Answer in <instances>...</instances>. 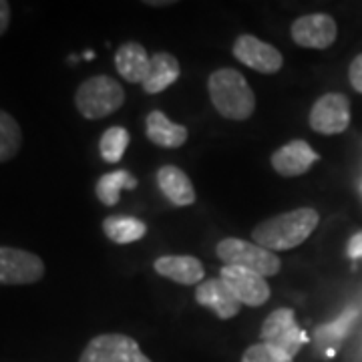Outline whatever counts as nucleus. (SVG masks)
I'll return each instance as SVG.
<instances>
[{"label": "nucleus", "mask_w": 362, "mask_h": 362, "mask_svg": "<svg viewBox=\"0 0 362 362\" xmlns=\"http://www.w3.org/2000/svg\"><path fill=\"white\" fill-rule=\"evenodd\" d=\"M320 223V216L314 207H298L259 221L252 238L258 246L270 252H288L302 246Z\"/></svg>", "instance_id": "1"}, {"label": "nucleus", "mask_w": 362, "mask_h": 362, "mask_svg": "<svg viewBox=\"0 0 362 362\" xmlns=\"http://www.w3.org/2000/svg\"><path fill=\"white\" fill-rule=\"evenodd\" d=\"M214 109L230 121H246L256 111V95L246 77L230 66L214 71L207 78Z\"/></svg>", "instance_id": "2"}, {"label": "nucleus", "mask_w": 362, "mask_h": 362, "mask_svg": "<svg viewBox=\"0 0 362 362\" xmlns=\"http://www.w3.org/2000/svg\"><path fill=\"white\" fill-rule=\"evenodd\" d=\"M75 105L78 113L89 121L105 119L125 105V89L117 78L109 75H95L78 85Z\"/></svg>", "instance_id": "3"}, {"label": "nucleus", "mask_w": 362, "mask_h": 362, "mask_svg": "<svg viewBox=\"0 0 362 362\" xmlns=\"http://www.w3.org/2000/svg\"><path fill=\"white\" fill-rule=\"evenodd\" d=\"M216 254L226 266L246 268L264 278L276 276L282 268V262L274 252L258 246L256 242H247V240H240V238L220 240L216 246Z\"/></svg>", "instance_id": "4"}, {"label": "nucleus", "mask_w": 362, "mask_h": 362, "mask_svg": "<svg viewBox=\"0 0 362 362\" xmlns=\"http://www.w3.org/2000/svg\"><path fill=\"white\" fill-rule=\"evenodd\" d=\"M259 338L264 344L284 352L290 358H294L308 340L306 332L298 326L296 314L292 308H278L272 312L262 322Z\"/></svg>", "instance_id": "5"}, {"label": "nucleus", "mask_w": 362, "mask_h": 362, "mask_svg": "<svg viewBox=\"0 0 362 362\" xmlns=\"http://www.w3.org/2000/svg\"><path fill=\"white\" fill-rule=\"evenodd\" d=\"M78 362H153L143 354L141 346L127 334H99L85 346Z\"/></svg>", "instance_id": "6"}, {"label": "nucleus", "mask_w": 362, "mask_h": 362, "mask_svg": "<svg viewBox=\"0 0 362 362\" xmlns=\"http://www.w3.org/2000/svg\"><path fill=\"white\" fill-rule=\"evenodd\" d=\"M42 276H45V262L40 259V256L21 247H0V284H35Z\"/></svg>", "instance_id": "7"}, {"label": "nucleus", "mask_w": 362, "mask_h": 362, "mask_svg": "<svg viewBox=\"0 0 362 362\" xmlns=\"http://www.w3.org/2000/svg\"><path fill=\"white\" fill-rule=\"evenodd\" d=\"M310 129L320 135L344 133L350 125V101L342 93H326L312 105Z\"/></svg>", "instance_id": "8"}, {"label": "nucleus", "mask_w": 362, "mask_h": 362, "mask_svg": "<svg viewBox=\"0 0 362 362\" xmlns=\"http://www.w3.org/2000/svg\"><path fill=\"white\" fill-rule=\"evenodd\" d=\"M232 52L242 65L250 66L252 71L262 75H276L284 65L282 52L254 35H240L233 40Z\"/></svg>", "instance_id": "9"}, {"label": "nucleus", "mask_w": 362, "mask_h": 362, "mask_svg": "<svg viewBox=\"0 0 362 362\" xmlns=\"http://www.w3.org/2000/svg\"><path fill=\"white\" fill-rule=\"evenodd\" d=\"M338 37L337 21L330 14H304L292 23V40L304 49H328Z\"/></svg>", "instance_id": "10"}, {"label": "nucleus", "mask_w": 362, "mask_h": 362, "mask_svg": "<svg viewBox=\"0 0 362 362\" xmlns=\"http://www.w3.org/2000/svg\"><path fill=\"white\" fill-rule=\"evenodd\" d=\"M220 278L230 286L235 298L252 308L264 306L272 296L270 284L266 282L264 276L246 268H235V266H223L220 272Z\"/></svg>", "instance_id": "11"}, {"label": "nucleus", "mask_w": 362, "mask_h": 362, "mask_svg": "<svg viewBox=\"0 0 362 362\" xmlns=\"http://www.w3.org/2000/svg\"><path fill=\"white\" fill-rule=\"evenodd\" d=\"M320 161V156L310 147V143L304 139H294L286 143L284 147L276 149L270 157L274 171L282 177H298L308 173V169Z\"/></svg>", "instance_id": "12"}, {"label": "nucleus", "mask_w": 362, "mask_h": 362, "mask_svg": "<svg viewBox=\"0 0 362 362\" xmlns=\"http://www.w3.org/2000/svg\"><path fill=\"white\" fill-rule=\"evenodd\" d=\"M195 300L197 304L207 306L221 320H230L240 314L242 302L235 298L230 286L226 284L221 278H209L206 282L195 288Z\"/></svg>", "instance_id": "13"}, {"label": "nucleus", "mask_w": 362, "mask_h": 362, "mask_svg": "<svg viewBox=\"0 0 362 362\" xmlns=\"http://www.w3.org/2000/svg\"><path fill=\"white\" fill-rule=\"evenodd\" d=\"M153 268L159 276L181 286H199L206 276L204 264L194 256H161Z\"/></svg>", "instance_id": "14"}, {"label": "nucleus", "mask_w": 362, "mask_h": 362, "mask_svg": "<svg viewBox=\"0 0 362 362\" xmlns=\"http://www.w3.org/2000/svg\"><path fill=\"white\" fill-rule=\"evenodd\" d=\"M115 66L117 73L125 78L127 83H145L149 66H151V54L145 51V47L129 40L125 45H121L115 52Z\"/></svg>", "instance_id": "15"}, {"label": "nucleus", "mask_w": 362, "mask_h": 362, "mask_svg": "<svg viewBox=\"0 0 362 362\" xmlns=\"http://www.w3.org/2000/svg\"><path fill=\"white\" fill-rule=\"evenodd\" d=\"M145 133L147 139L163 149H180L185 145L189 131L185 125H177L161 111H151L145 119Z\"/></svg>", "instance_id": "16"}, {"label": "nucleus", "mask_w": 362, "mask_h": 362, "mask_svg": "<svg viewBox=\"0 0 362 362\" xmlns=\"http://www.w3.org/2000/svg\"><path fill=\"white\" fill-rule=\"evenodd\" d=\"M157 185L173 206L185 207L195 204V189L189 175L177 165H163L157 171Z\"/></svg>", "instance_id": "17"}, {"label": "nucleus", "mask_w": 362, "mask_h": 362, "mask_svg": "<svg viewBox=\"0 0 362 362\" xmlns=\"http://www.w3.org/2000/svg\"><path fill=\"white\" fill-rule=\"evenodd\" d=\"M180 61L171 52H153L149 73H147V78L143 83V90L149 95H157L161 90L169 89L180 78Z\"/></svg>", "instance_id": "18"}, {"label": "nucleus", "mask_w": 362, "mask_h": 362, "mask_svg": "<svg viewBox=\"0 0 362 362\" xmlns=\"http://www.w3.org/2000/svg\"><path fill=\"white\" fill-rule=\"evenodd\" d=\"M103 232L111 242L125 246V244H133L145 238L147 223L131 216H109L103 221Z\"/></svg>", "instance_id": "19"}, {"label": "nucleus", "mask_w": 362, "mask_h": 362, "mask_svg": "<svg viewBox=\"0 0 362 362\" xmlns=\"http://www.w3.org/2000/svg\"><path fill=\"white\" fill-rule=\"evenodd\" d=\"M135 187H137V180L127 169H119V171H111L99 177L95 185V195L103 206H115L119 202L121 189H135Z\"/></svg>", "instance_id": "20"}, {"label": "nucleus", "mask_w": 362, "mask_h": 362, "mask_svg": "<svg viewBox=\"0 0 362 362\" xmlns=\"http://www.w3.org/2000/svg\"><path fill=\"white\" fill-rule=\"evenodd\" d=\"M23 147V129L11 113L0 111V161L8 163Z\"/></svg>", "instance_id": "21"}, {"label": "nucleus", "mask_w": 362, "mask_h": 362, "mask_svg": "<svg viewBox=\"0 0 362 362\" xmlns=\"http://www.w3.org/2000/svg\"><path fill=\"white\" fill-rule=\"evenodd\" d=\"M129 141L131 135L125 127H119V125L109 127L101 135V141H99L101 157L107 163H119L123 159V156H125L127 147H129Z\"/></svg>", "instance_id": "22"}, {"label": "nucleus", "mask_w": 362, "mask_h": 362, "mask_svg": "<svg viewBox=\"0 0 362 362\" xmlns=\"http://www.w3.org/2000/svg\"><path fill=\"white\" fill-rule=\"evenodd\" d=\"M242 362H294V358L286 356L284 352L272 349V346L264 344V342H258V344H252L244 352Z\"/></svg>", "instance_id": "23"}, {"label": "nucleus", "mask_w": 362, "mask_h": 362, "mask_svg": "<svg viewBox=\"0 0 362 362\" xmlns=\"http://www.w3.org/2000/svg\"><path fill=\"white\" fill-rule=\"evenodd\" d=\"M349 81L350 85H352V89L356 90V93H362V52L361 54H356V57L352 59V63H350Z\"/></svg>", "instance_id": "24"}, {"label": "nucleus", "mask_w": 362, "mask_h": 362, "mask_svg": "<svg viewBox=\"0 0 362 362\" xmlns=\"http://www.w3.org/2000/svg\"><path fill=\"white\" fill-rule=\"evenodd\" d=\"M8 23H11V6L6 0H2L0 2V35L8 30Z\"/></svg>", "instance_id": "25"}, {"label": "nucleus", "mask_w": 362, "mask_h": 362, "mask_svg": "<svg viewBox=\"0 0 362 362\" xmlns=\"http://www.w3.org/2000/svg\"><path fill=\"white\" fill-rule=\"evenodd\" d=\"M349 254H350V258H361L362 256V233H358V235H354V238H352V242H350V247H349Z\"/></svg>", "instance_id": "26"}, {"label": "nucleus", "mask_w": 362, "mask_h": 362, "mask_svg": "<svg viewBox=\"0 0 362 362\" xmlns=\"http://www.w3.org/2000/svg\"><path fill=\"white\" fill-rule=\"evenodd\" d=\"M145 4H149V6H169V4H173V0H147Z\"/></svg>", "instance_id": "27"}]
</instances>
